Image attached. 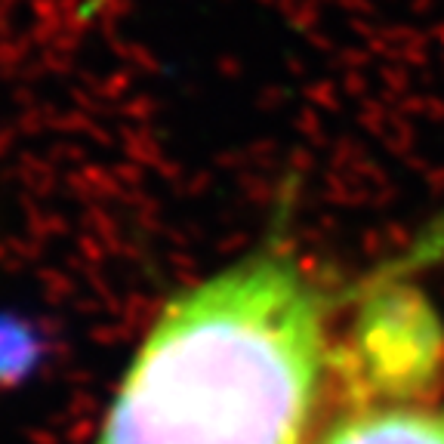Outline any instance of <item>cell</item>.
Instances as JSON below:
<instances>
[{
  "mask_svg": "<svg viewBox=\"0 0 444 444\" xmlns=\"http://www.w3.org/2000/svg\"><path fill=\"white\" fill-rule=\"evenodd\" d=\"M339 281L275 228L170 300L127 364L93 444H305L346 370Z\"/></svg>",
  "mask_w": 444,
  "mask_h": 444,
  "instance_id": "6da1fadb",
  "label": "cell"
},
{
  "mask_svg": "<svg viewBox=\"0 0 444 444\" xmlns=\"http://www.w3.org/2000/svg\"><path fill=\"white\" fill-rule=\"evenodd\" d=\"M315 444H444V404L423 398L352 404Z\"/></svg>",
  "mask_w": 444,
  "mask_h": 444,
  "instance_id": "7a4b0ae2",
  "label": "cell"
}]
</instances>
